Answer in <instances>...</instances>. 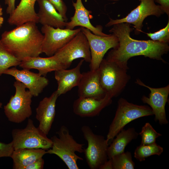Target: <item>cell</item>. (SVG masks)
Segmentation results:
<instances>
[{
	"label": "cell",
	"mask_w": 169,
	"mask_h": 169,
	"mask_svg": "<svg viewBox=\"0 0 169 169\" xmlns=\"http://www.w3.org/2000/svg\"><path fill=\"white\" fill-rule=\"evenodd\" d=\"M41 30L44 36L42 45V53L50 57L69 41L81 29L80 27L70 29L43 25Z\"/></svg>",
	"instance_id": "8fae6325"
},
{
	"label": "cell",
	"mask_w": 169,
	"mask_h": 169,
	"mask_svg": "<svg viewBox=\"0 0 169 169\" xmlns=\"http://www.w3.org/2000/svg\"><path fill=\"white\" fill-rule=\"evenodd\" d=\"M37 0H21L13 12L10 15L8 22L11 25L17 26L26 23H38L37 14L34 9Z\"/></svg>",
	"instance_id": "44dd1931"
},
{
	"label": "cell",
	"mask_w": 169,
	"mask_h": 169,
	"mask_svg": "<svg viewBox=\"0 0 169 169\" xmlns=\"http://www.w3.org/2000/svg\"><path fill=\"white\" fill-rule=\"evenodd\" d=\"M44 163V159L41 157L26 166L24 169H42Z\"/></svg>",
	"instance_id": "1f68e13d"
},
{
	"label": "cell",
	"mask_w": 169,
	"mask_h": 169,
	"mask_svg": "<svg viewBox=\"0 0 169 169\" xmlns=\"http://www.w3.org/2000/svg\"><path fill=\"white\" fill-rule=\"evenodd\" d=\"M3 74L11 75L26 87L32 95L38 96L49 84L48 79L45 76L30 70L23 69L19 70L16 67L5 70Z\"/></svg>",
	"instance_id": "5bb4252c"
},
{
	"label": "cell",
	"mask_w": 169,
	"mask_h": 169,
	"mask_svg": "<svg viewBox=\"0 0 169 169\" xmlns=\"http://www.w3.org/2000/svg\"><path fill=\"white\" fill-rule=\"evenodd\" d=\"M14 150L12 142L8 144L0 142V158L11 157Z\"/></svg>",
	"instance_id": "4dcf8cb0"
},
{
	"label": "cell",
	"mask_w": 169,
	"mask_h": 169,
	"mask_svg": "<svg viewBox=\"0 0 169 169\" xmlns=\"http://www.w3.org/2000/svg\"><path fill=\"white\" fill-rule=\"evenodd\" d=\"M42 149L21 148L13 150L11 157L13 162V169H24L39 158L47 154Z\"/></svg>",
	"instance_id": "603a6c76"
},
{
	"label": "cell",
	"mask_w": 169,
	"mask_h": 169,
	"mask_svg": "<svg viewBox=\"0 0 169 169\" xmlns=\"http://www.w3.org/2000/svg\"><path fill=\"white\" fill-rule=\"evenodd\" d=\"M51 4L62 16L66 21L68 20L66 14L67 7L63 0H47Z\"/></svg>",
	"instance_id": "f546056e"
},
{
	"label": "cell",
	"mask_w": 169,
	"mask_h": 169,
	"mask_svg": "<svg viewBox=\"0 0 169 169\" xmlns=\"http://www.w3.org/2000/svg\"><path fill=\"white\" fill-rule=\"evenodd\" d=\"M56 134L57 136L54 135L51 138L52 146L46 151V153L58 156L69 169H79L77 161L83 159L76 153H83L84 144L76 142L70 134L68 128L64 125L61 126Z\"/></svg>",
	"instance_id": "3957f363"
},
{
	"label": "cell",
	"mask_w": 169,
	"mask_h": 169,
	"mask_svg": "<svg viewBox=\"0 0 169 169\" xmlns=\"http://www.w3.org/2000/svg\"><path fill=\"white\" fill-rule=\"evenodd\" d=\"M107 0L116 2V1H119L120 0Z\"/></svg>",
	"instance_id": "74e56055"
},
{
	"label": "cell",
	"mask_w": 169,
	"mask_h": 169,
	"mask_svg": "<svg viewBox=\"0 0 169 169\" xmlns=\"http://www.w3.org/2000/svg\"><path fill=\"white\" fill-rule=\"evenodd\" d=\"M13 86L15 88V94L4 106V112L9 121L19 123L32 115L31 104L33 96L28 90H26V87L20 82L16 80Z\"/></svg>",
	"instance_id": "8992f818"
},
{
	"label": "cell",
	"mask_w": 169,
	"mask_h": 169,
	"mask_svg": "<svg viewBox=\"0 0 169 169\" xmlns=\"http://www.w3.org/2000/svg\"><path fill=\"white\" fill-rule=\"evenodd\" d=\"M141 136V144L148 145L156 143V138L162 135L157 132L149 122L143 126L139 133Z\"/></svg>",
	"instance_id": "83f0119b"
},
{
	"label": "cell",
	"mask_w": 169,
	"mask_h": 169,
	"mask_svg": "<svg viewBox=\"0 0 169 169\" xmlns=\"http://www.w3.org/2000/svg\"><path fill=\"white\" fill-rule=\"evenodd\" d=\"M140 4L125 17L119 19L110 18L105 27H109L119 23H126L134 25L136 35L141 32L143 23L146 18L150 15L158 17L164 13L159 5L155 4V0H138Z\"/></svg>",
	"instance_id": "30bf717a"
},
{
	"label": "cell",
	"mask_w": 169,
	"mask_h": 169,
	"mask_svg": "<svg viewBox=\"0 0 169 169\" xmlns=\"http://www.w3.org/2000/svg\"><path fill=\"white\" fill-rule=\"evenodd\" d=\"M163 151V148L156 142L148 145H141L135 150L134 156L140 161H144L148 157L153 155L160 156Z\"/></svg>",
	"instance_id": "d4e9b609"
},
{
	"label": "cell",
	"mask_w": 169,
	"mask_h": 169,
	"mask_svg": "<svg viewBox=\"0 0 169 169\" xmlns=\"http://www.w3.org/2000/svg\"><path fill=\"white\" fill-rule=\"evenodd\" d=\"M14 150L21 148L42 149L47 150L52 146V141L38 127L33 120L28 119L23 129H15L12 132Z\"/></svg>",
	"instance_id": "52a82bcc"
},
{
	"label": "cell",
	"mask_w": 169,
	"mask_h": 169,
	"mask_svg": "<svg viewBox=\"0 0 169 169\" xmlns=\"http://www.w3.org/2000/svg\"><path fill=\"white\" fill-rule=\"evenodd\" d=\"M84 61L83 59L81 60L77 65L72 69L55 71L54 77L58 85L56 91L59 96L78 86L82 76L80 69Z\"/></svg>",
	"instance_id": "d6986e66"
},
{
	"label": "cell",
	"mask_w": 169,
	"mask_h": 169,
	"mask_svg": "<svg viewBox=\"0 0 169 169\" xmlns=\"http://www.w3.org/2000/svg\"><path fill=\"white\" fill-rule=\"evenodd\" d=\"M72 5L75 10L74 15L70 18V21L66 22L65 28L73 29L76 26L86 28L94 34L100 36L108 35L102 31L103 27L101 25L94 26L90 23L92 12L87 9L84 5L82 0L72 1Z\"/></svg>",
	"instance_id": "2e32d148"
},
{
	"label": "cell",
	"mask_w": 169,
	"mask_h": 169,
	"mask_svg": "<svg viewBox=\"0 0 169 169\" xmlns=\"http://www.w3.org/2000/svg\"><path fill=\"white\" fill-rule=\"evenodd\" d=\"M154 115L153 111L147 105H138L129 102L123 98L118 101L115 116L110 124L106 139L109 142L127 124L137 119Z\"/></svg>",
	"instance_id": "5b68a950"
},
{
	"label": "cell",
	"mask_w": 169,
	"mask_h": 169,
	"mask_svg": "<svg viewBox=\"0 0 169 169\" xmlns=\"http://www.w3.org/2000/svg\"><path fill=\"white\" fill-rule=\"evenodd\" d=\"M113 169H134L135 164L131 152L126 151L113 156L111 158Z\"/></svg>",
	"instance_id": "4316f807"
},
{
	"label": "cell",
	"mask_w": 169,
	"mask_h": 169,
	"mask_svg": "<svg viewBox=\"0 0 169 169\" xmlns=\"http://www.w3.org/2000/svg\"><path fill=\"white\" fill-rule=\"evenodd\" d=\"M23 69H37L40 75L45 76L49 72L63 69L64 67L53 56L46 58L39 56L29 57L21 61L18 65Z\"/></svg>",
	"instance_id": "ffe728a7"
},
{
	"label": "cell",
	"mask_w": 169,
	"mask_h": 169,
	"mask_svg": "<svg viewBox=\"0 0 169 169\" xmlns=\"http://www.w3.org/2000/svg\"><path fill=\"white\" fill-rule=\"evenodd\" d=\"M3 14V8L0 5V17L2 16Z\"/></svg>",
	"instance_id": "8d00e7d4"
},
{
	"label": "cell",
	"mask_w": 169,
	"mask_h": 169,
	"mask_svg": "<svg viewBox=\"0 0 169 169\" xmlns=\"http://www.w3.org/2000/svg\"><path fill=\"white\" fill-rule=\"evenodd\" d=\"M78 86L79 97L100 100L106 95L100 84L98 69L83 73Z\"/></svg>",
	"instance_id": "e0dca14e"
},
{
	"label": "cell",
	"mask_w": 169,
	"mask_h": 169,
	"mask_svg": "<svg viewBox=\"0 0 169 169\" xmlns=\"http://www.w3.org/2000/svg\"><path fill=\"white\" fill-rule=\"evenodd\" d=\"M98 69L101 87L105 94L112 98L120 93L130 78L127 70L106 59H103Z\"/></svg>",
	"instance_id": "277c9868"
},
{
	"label": "cell",
	"mask_w": 169,
	"mask_h": 169,
	"mask_svg": "<svg viewBox=\"0 0 169 169\" xmlns=\"http://www.w3.org/2000/svg\"><path fill=\"white\" fill-rule=\"evenodd\" d=\"M113 26L109 31L117 38L119 44L109 52L106 59L115 62L126 70L128 68V60L137 56L142 55L165 62L162 56L169 51L168 43L150 40H137L131 38L130 33L133 29L128 23H119Z\"/></svg>",
	"instance_id": "6da1fadb"
},
{
	"label": "cell",
	"mask_w": 169,
	"mask_h": 169,
	"mask_svg": "<svg viewBox=\"0 0 169 169\" xmlns=\"http://www.w3.org/2000/svg\"><path fill=\"white\" fill-rule=\"evenodd\" d=\"M3 18L2 16L0 17V28L2 26V24H3Z\"/></svg>",
	"instance_id": "d590c367"
},
{
	"label": "cell",
	"mask_w": 169,
	"mask_h": 169,
	"mask_svg": "<svg viewBox=\"0 0 169 169\" xmlns=\"http://www.w3.org/2000/svg\"><path fill=\"white\" fill-rule=\"evenodd\" d=\"M139 135V133L133 127L121 130L109 145L107 152L108 159L115 155L124 152L126 146L132 140L136 139Z\"/></svg>",
	"instance_id": "cb8c5ba5"
},
{
	"label": "cell",
	"mask_w": 169,
	"mask_h": 169,
	"mask_svg": "<svg viewBox=\"0 0 169 169\" xmlns=\"http://www.w3.org/2000/svg\"><path fill=\"white\" fill-rule=\"evenodd\" d=\"M135 83L148 88L150 91L149 97L144 95L141 100L144 103L150 106L155 115V120L158 121L161 125L168 124L165 107L168 101L169 85L163 87L153 88L146 85L139 79L136 80Z\"/></svg>",
	"instance_id": "4fadbf2b"
},
{
	"label": "cell",
	"mask_w": 169,
	"mask_h": 169,
	"mask_svg": "<svg viewBox=\"0 0 169 169\" xmlns=\"http://www.w3.org/2000/svg\"><path fill=\"white\" fill-rule=\"evenodd\" d=\"M15 0H5V4L7 5L6 12L8 14L11 15L15 9Z\"/></svg>",
	"instance_id": "d6a6232c"
},
{
	"label": "cell",
	"mask_w": 169,
	"mask_h": 169,
	"mask_svg": "<svg viewBox=\"0 0 169 169\" xmlns=\"http://www.w3.org/2000/svg\"><path fill=\"white\" fill-rule=\"evenodd\" d=\"M112 99L107 95L100 100L79 97L74 102L73 112L76 115L82 117L95 116L112 103Z\"/></svg>",
	"instance_id": "ac0fdd59"
},
{
	"label": "cell",
	"mask_w": 169,
	"mask_h": 169,
	"mask_svg": "<svg viewBox=\"0 0 169 169\" xmlns=\"http://www.w3.org/2000/svg\"><path fill=\"white\" fill-rule=\"evenodd\" d=\"M53 56L67 69L73 61L82 58L90 63L91 53L88 41L81 31L78 33L64 46L59 49Z\"/></svg>",
	"instance_id": "9c48e42d"
},
{
	"label": "cell",
	"mask_w": 169,
	"mask_h": 169,
	"mask_svg": "<svg viewBox=\"0 0 169 169\" xmlns=\"http://www.w3.org/2000/svg\"><path fill=\"white\" fill-rule=\"evenodd\" d=\"M80 28L88 41L90 48L91 55L90 70H96L99 68L107 52L118 46V39L113 34L107 36H100L94 34L86 28L82 27Z\"/></svg>",
	"instance_id": "7c38bea8"
},
{
	"label": "cell",
	"mask_w": 169,
	"mask_h": 169,
	"mask_svg": "<svg viewBox=\"0 0 169 169\" xmlns=\"http://www.w3.org/2000/svg\"><path fill=\"white\" fill-rule=\"evenodd\" d=\"M20 62L7 49L0 40V76L10 67L19 65Z\"/></svg>",
	"instance_id": "484cf974"
},
{
	"label": "cell",
	"mask_w": 169,
	"mask_h": 169,
	"mask_svg": "<svg viewBox=\"0 0 169 169\" xmlns=\"http://www.w3.org/2000/svg\"><path fill=\"white\" fill-rule=\"evenodd\" d=\"M155 2L159 4L164 13L169 16V0H155Z\"/></svg>",
	"instance_id": "836d02e7"
},
{
	"label": "cell",
	"mask_w": 169,
	"mask_h": 169,
	"mask_svg": "<svg viewBox=\"0 0 169 169\" xmlns=\"http://www.w3.org/2000/svg\"><path fill=\"white\" fill-rule=\"evenodd\" d=\"M39 7L37 13L38 23L55 28H64L66 21L54 7L47 0H37Z\"/></svg>",
	"instance_id": "7402d4cb"
},
{
	"label": "cell",
	"mask_w": 169,
	"mask_h": 169,
	"mask_svg": "<svg viewBox=\"0 0 169 169\" xmlns=\"http://www.w3.org/2000/svg\"><path fill=\"white\" fill-rule=\"evenodd\" d=\"M81 131L88 143L83 153L88 166L91 169H99L108 159L109 144L103 136L95 134L89 126L83 125Z\"/></svg>",
	"instance_id": "ba28073f"
},
{
	"label": "cell",
	"mask_w": 169,
	"mask_h": 169,
	"mask_svg": "<svg viewBox=\"0 0 169 169\" xmlns=\"http://www.w3.org/2000/svg\"><path fill=\"white\" fill-rule=\"evenodd\" d=\"M36 24L28 22L11 30L5 31L1 35L2 43L20 61L27 57L39 56L42 53L44 36Z\"/></svg>",
	"instance_id": "7a4b0ae2"
},
{
	"label": "cell",
	"mask_w": 169,
	"mask_h": 169,
	"mask_svg": "<svg viewBox=\"0 0 169 169\" xmlns=\"http://www.w3.org/2000/svg\"><path fill=\"white\" fill-rule=\"evenodd\" d=\"M2 103L1 102H0V108H1L2 107Z\"/></svg>",
	"instance_id": "f35d334b"
},
{
	"label": "cell",
	"mask_w": 169,
	"mask_h": 169,
	"mask_svg": "<svg viewBox=\"0 0 169 169\" xmlns=\"http://www.w3.org/2000/svg\"><path fill=\"white\" fill-rule=\"evenodd\" d=\"M109 159L100 166L99 169H113L111 160V159Z\"/></svg>",
	"instance_id": "e575fe53"
},
{
	"label": "cell",
	"mask_w": 169,
	"mask_h": 169,
	"mask_svg": "<svg viewBox=\"0 0 169 169\" xmlns=\"http://www.w3.org/2000/svg\"><path fill=\"white\" fill-rule=\"evenodd\" d=\"M146 34L152 40L168 44L169 42V20L164 28L154 33H147Z\"/></svg>",
	"instance_id": "f1b7e54d"
},
{
	"label": "cell",
	"mask_w": 169,
	"mask_h": 169,
	"mask_svg": "<svg viewBox=\"0 0 169 169\" xmlns=\"http://www.w3.org/2000/svg\"><path fill=\"white\" fill-rule=\"evenodd\" d=\"M59 95L56 90L48 97L41 100L36 109V118L39 123L38 128L47 135L55 115L56 101Z\"/></svg>",
	"instance_id": "9a60e30c"
}]
</instances>
